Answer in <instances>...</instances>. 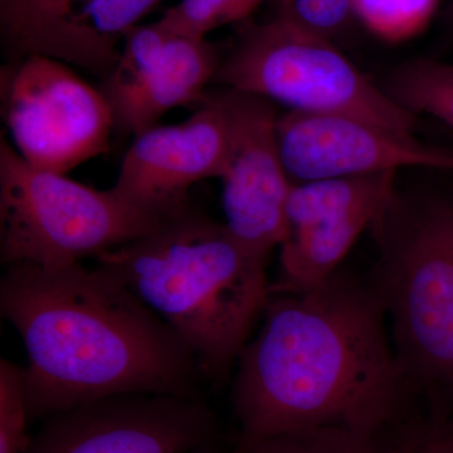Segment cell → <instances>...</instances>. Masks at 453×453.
I'll list each match as a JSON object with an SVG mask.
<instances>
[{"label": "cell", "mask_w": 453, "mask_h": 453, "mask_svg": "<svg viewBox=\"0 0 453 453\" xmlns=\"http://www.w3.org/2000/svg\"><path fill=\"white\" fill-rule=\"evenodd\" d=\"M371 282L336 271L300 294L271 295L264 324L237 360L240 449L319 427L395 432L414 392Z\"/></svg>", "instance_id": "6da1fadb"}, {"label": "cell", "mask_w": 453, "mask_h": 453, "mask_svg": "<svg viewBox=\"0 0 453 453\" xmlns=\"http://www.w3.org/2000/svg\"><path fill=\"white\" fill-rule=\"evenodd\" d=\"M0 312L25 345L31 416L116 395L198 396L186 342L98 265L8 266Z\"/></svg>", "instance_id": "7a4b0ae2"}, {"label": "cell", "mask_w": 453, "mask_h": 453, "mask_svg": "<svg viewBox=\"0 0 453 453\" xmlns=\"http://www.w3.org/2000/svg\"><path fill=\"white\" fill-rule=\"evenodd\" d=\"M96 261L178 334L214 380L237 365L273 295L267 259L192 204Z\"/></svg>", "instance_id": "3957f363"}, {"label": "cell", "mask_w": 453, "mask_h": 453, "mask_svg": "<svg viewBox=\"0 0 453 453\" xmlns=\"http://www.w3.org/2000/svg\"><path fill=\"white\" fill-rule=\"evenodd\" d=\"M381 257L372 286L392 320L393 347L416 395L453 396V198L399 203L374 220Z\"/></svg>", "instance_id": "277c9868"}, {"label": "cell", "mask_w": 453, "mask_h": 453, "mask_svg": "<svg viewBox=\"0 0 453 453\" xmlns=\"http://www.w3.org/2000/svg\"><path fill=\"white\" fill-rule=\"evenodd\" d=\"M168 217L134 207L27 163L0 138V261L56 270L96 258L157 228Z\"/></svg>", "instance_id": "5b68a950"}, {"label": "cell", "mask_w": 453, "mask_h": 453, "mask_svg": "<svg viewBox=\"0 0 453 453\" xmlns=\"http://www.w3.org/2000/svg\"><path fill=\"white\" fill-rule=\"evenodd\" d=\"M211 83L280 104L288 111L350 116L395 133L413 134L418 120L329 38L279 16L246 27L220 58Z\"/></svg>", "instance_id": "8992f818"}, {"label": "cell", "mask_w": 453, "mask_h": 453, "mask_svg": "<svg viewBox=\"0 0 453 453\" xmlns=\"http://www.w3.org/2000/svg\"><path fill=\"white\" fill-rule=\"evenodd\" d=\"M0 103L12 145L35 168L67 175L109 153L111 107L64 62L40 55L5 62Z\"/></svg>", "instance_id": "52a82bcc"}, {"label": "cell", "mask_w": 453, "mask_h": 453, "mask_svg": "<svg viewBox=\"0 0 453 453\" xmlns=\"http://www.w3.org/2000/svg\"><path fill=\"white\" fill-rule=\"evenodd\" d=\"M216 428L198 396L116 395L52 414L25 453H188Z\"/></svg>", "instance_id": "ba28073f"}, {"label": "cell", "mask_w": 453, "mask_h": 453, "mask_svg": "<svg viewBox=\"0 0 453 453\" xmlns=\"http://www.w3.org/2000/svg\"><path fill=\"white\" fill-rule=\"evenodd\" d=\"M229 124L228 154L223 168L225 225L253 255L268 259L288 234L292 180L277 140L275 104L255 95L219 88Z\"/></svg>", "instance_id": "9c48e42d"}, {"label": "cell", "mask_w": 453, "mask_h": 453, "mask_svg": "<svg viewBox=\"0 0 453 453\" xmlns=\"http://www.w3.org/2000/svg\"><path fill=\"white\" fill-rule=\"evenodd\" d=\"M220 58L207 38L172 32L159 20L133 27L115 67L98 86L111 107L115 133L135 138L173 109H196Z\"/></svg>", "instance_id": "30bf717a"}, {"label": "cell", "mask_w": 453, "mask_h": 453, "mask_svg": "<svg viewBox=\"0 0 453 453\" xmlns=\"http://www.w3.org/2000/svg\"><path fill=\"white\" fill-rule=\"evenodd\" d=\"M229 124L219 89L205 92L186 121L155 127L134 138L112 189L134 207L169 217L190 204L189 190L220 178Z\"/></svg>", "instance_id": "8fae6325"}, {"label": "cell", "mask_w": 453, "mask_h": 453, "mask_svg": "<svg viewBox=\"0 0 453 453\" xmlns=\"http://www.w3.org/2000/svg\"><path fill=\"white\" fill-rule=\"evenodd\" d=\"M160 0H0L5 59L40 55L104 80L125 35Z\"/></svg>", "instance_id": "7c38bea8"}, {"label": "cell", "mask_w": 453, "mask_h": 453, "mask_svg": "<svg viewBox=\"0 0 453 453\" xmlns=\"http://www.w3.org/2000/svg\"><path fill=\"white\" fill-rule=\"evenodd\" d=\"M277 140L292 183L404 168L453 172V149L350 116L280 113Z\"/></svg>", "instance_id": "4fadbf2b"}, {"label": "cell", "mask_w": 453, "mask_h": 453, "mask_svg": "<svg viewBox=\"0 0 453 453\" xmlns=\"http://www.w3.org/2000/svg\"><path fill=\"white\" fill-rule=\"evenodd\" d=\"M383 210L359 211L290 229L280 246L281 273L279 282L271 286L273 294H300L330 279Z\"/></svg>", "instance_id": "5bb4252c"}, {"label": "cell", "mask_w": 453, "mask_h": 453, "mask_svg": "<svg viewBox=\"0 0 453 453\" xmlns=\"http://www.w3.org/2000/svg\"><path fill=\"white\" fill-rule=\"evenodd\" d=\"M395 173H380L292 184L286 208L288 232L359 211L383 210L395 196Z\"/></svg>", "instance_id": "9a60e30c"}, {"label": "cell", "mask_w": 453, "mask_h": 453, "mask_svg": "<svg viewBox=\"0 0 453 453\" xmlns=\"http://www.w3.org/2000/svg\"><path fill=\"white\" fill-rule=\"evenodd\" d=\"M414 115L432 116L453 127V65L434 59L410 62L395 70L384 88Z\"/></svg>", "instance_id": "2e32d148"}, {"label": "cell", "mask_w": 453, "mask_h": 453, "mask_svg": "<svg viewBox=\"0 0 453 453\" xmlns=\"http://www.w3.org/2000/svg\"><path fill=\"white\" fill-rule=\"evenodd\" d=\"M396 431L374 434L344 427L309 428L258 441L240 453H398Z\"/></svg>", "instance_id": "e0dca14e"}, {"label": "cell", "mask_w": 453, "mask_h": 453, "mask_svg": "<svg viewBox=\"0 0 453 453\" xmlns=\"http://www.w3.org/2000/svg\"><path fill=\"white\" fill-rule=\"evenodd\" d=\"M353 12L380 40L399 43L427 28L440 0H351Z\"/></svg>", "instance_id": "ac0fdd59"}, {"label": "cell", "mask_w": 453, "mask_h": 453, "mask_svg": "<svg viewBox=\"0 0 453 453\" xmlns=\"http://www.w3.org/2000/svg\"><path fill=\"white\" fill-rule=\"evenodd\" d=\"M265 0H180L168 9L159 22L172 32L207 38L223 26L251 16Z\"/></svg>", "instance_id": "d6986e66"}, {"label": "cell", "mask_w": 453, "mask_h": 453, "mask_svg": "<svg viewBox=\"0 0 453 453\" xmlns=\"http://www.w3.org/2000/svg\"><path fill=\"white\" fill-rule=\"evenodd\" d=\"M26 369L0 360V453H25L31 442L27 419Z\"/></svg>", "instance_id": "ffe728a7"}, {"label": "cell", "mask_w": 453, "mask_h": 453, "mask_svg": "<svg viewBox=\"0 0 453 453\" xmlns=\"http://www.w3.org/2000/svg\"><path fill=\"white\" fill-rule=\"evenodd\" d=\"M277 16L329 38L354 13L351 0H277Z\"/></svg>", "instance_id": "44dd1931"}, {"label": "cell", "mask_w": 453, "mask_h": 453, "mask_svg": "<svg viewBox=\"0 0 453 453\" xmlns=\"http://www.w3.org/2000/svg\"><path fill=\"white\" fill-rule=\"evenodd\" d=\"M398 453H453V423L434 417L407 422L396 431Z\"/></svg>", "instance_id": "7402d4cb"}]
</instances>
